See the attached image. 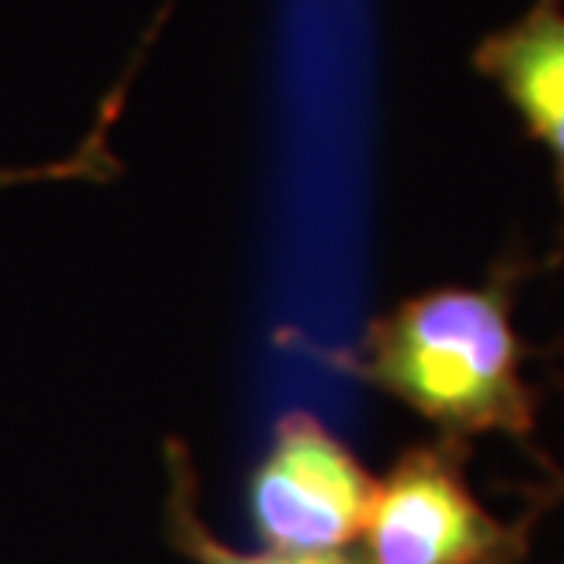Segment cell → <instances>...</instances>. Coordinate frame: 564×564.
Segmentation results:
<instances>
[{
	"instance_id": "1",
	"label": "cell",
	"mask_w": 564,
	"mask_h": 564,
	"mask_svg": "<svg viewBox=\"0 0 564 564\" xmlns=\"http://www.w3.org/2000/svg\"><path fill=\"white\" fill-rule=\"evenodd\" d=\"M532 261L502 257L480 286H440L400 301L348 356L364 386L400 400L466 447L484 433L535 436L539 397L524 378L528 345L513 304Z\"/></svg>"
},
{
	"instance_id": "2",
	"label": "cell",
	"mask_w": 564,
	"mask_h": 564,
	"mask_svg": "<svg viewBox=\"0 0 564 564\" xmlns=\"http://www.w3.org/2000/svg\"><path fill=\"white\" fill-rule=\"evenodd\" d=\"M466 447L451 440L408 447L375 484L359 550L370 564H521L535 513L499 521L462 477Z\"/></svg>"
},
{
	"instance_id": "3",
	"label": "cell",
	"mask_w": 564,
	"mask_h": 564,
	"mask_svg": "<svg viewBox=\"0 0 564 564\" xmlns=\"http://www.w3.org/2000/svg\"><path fill=\"white\" fill-rule=\"evenodd\" d=\"M370 469L308 411L282 414L250 477V521L264 550L359 546L375 502Z\"/></svg>"
},
{
	"instance_id": "4",
	"label": "cell",
	"mask_w": 564,
	"mask_h": 564,
	"mask_svg": "<svg viewBox=\"0 0 564 564\" xmlns=\"http://www.w3.org/2000/svg\"><path fill=\"white\" fill-rule=\"evenodd\" d=\"M473 70L499 88L554 169L561 228L550 264L564 261V0H532L510 26L488 33L473 48Z\"/></svg>"
},
{
	"instance_id": "5",
	"label": "cell",
	"mask_w": 564,
	"mask_h": 564,
	"mask_svg": "<svg viewBox=\"0 0 564 564\" xmlns=\"http://www.w3.org/2000/svg\"><path fill=\"white\" fill-rule=\"evenodd\" d=\"M165 528L169 543L195 564H370L359 546L348 550H315V554H293V550H257V554H242L228 543H220L198 513V480L191 455L180 440L165 444Z\"/></svg>"
},
{
	"instance_id": "6",
	"label": "cell",
	"mask_w": 564,
	"mask_h": 564,
	"mask_svg": "<svg viewBox=\"0 0 564 564\" xmlns=\"http://www.w3.org/2000/svg\"><path fill=\"white\" fill-rule=\"evenodd\" d=\"M521 495H528V502H535V510H546V506L564 502V469H554L543 484H532V488H521Z\"/></svg>"
}]
</instances>
